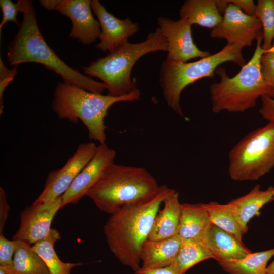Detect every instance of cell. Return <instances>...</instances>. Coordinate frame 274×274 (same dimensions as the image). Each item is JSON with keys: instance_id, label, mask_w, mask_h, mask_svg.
I'll return each mask as SVG.
<instances>
[{"instance_id": "obj_1", "label": "cell", "mask_w": 274, "mask_h": 274, "mask_svg": "<svg viewBox=\"0 0 274 274\" xmlns=\"http://www.w3.org/2000/svg\"><path fill=\"white\" fill-rule=\"evenodd\" d=\"M175 191L166 185H161L152 199L123 207L111 214L105 223L104 233L110 251L122 264L134 272L141 268V248L148 238L160 206Z\"/></svg>"}, {"instance_id": "obj_2", "label": "cell", "mask_w": 274, "mask_h": 274, "mask_svg": "<svg viewBox=\"0 0 274 274\" xmlns=\"http://www.w3.org/2000/svg\"><path fill=\"white\" fill-rule=\"evenodd\" d=\"M23 18L16 33L8 46L10 66L24 63L41 64L60 75L63 81L85 90L98 94L106 85L67 65L46 42L37 24L36 10L31 1L23 0Z\"/></svg>"}, {"instance_id": "obj_3", "label": "cell", "mask_w": 274, "mask_h": 274, "mask_svg": "<svg viewBox=\"0 0 274 274\" xmlns=\"http://www.w3.org/2000/svg\"><path fill=\"white\" fill-rule=\"evenodd\" d=\"M262 31L256 40L252 57L234 76L230 77L223 67L216 70L220 80L210 87L211 109L214 113L244 112L254 108L259 98H274V89L266 82L261 73L260 59L265 52L262 48Z\"/></svg>"}, {"instance_id": "obj_4", "label": "cell", "mask_w": 274, "mask_h": 274, "mask_svg": "<svg viewBox=\"0 0 274 274\" xmlns=\"http://www.w3.org/2000/svg\"><path fill=\"white\" fill-rule=\"evenodd\" d=\"M161 188L155 178L141 167L113 163L86 196L101 211L112 214L121 208L145 203Z\"/></svg>"}, {"instance_id": "obj_5", "label": "cell", "mask_w": 274, "mask_h": 274, "mask_svg": "<svg viewBox=\"0 0 274 274\" xmlns=\"http://www.w3.org/2000/svg\"><path fill=\"white\" fill-rule=\"evenodd\" d=\"M138 89L119 97L104 95L85 90L65 82L57 83L53 93L52 108L60 119L77 123L81 120L86 127L88 137L99 144H106L105 118L108 109L119 102L140 100Z\"/></svg>"}, {"instance_id": "obj_6", "label": "cell", "mask_w": 274, "mask_h": 274, "mask_svg": "<svg viewBox=\"0 0 274 274\" xmlns=\"http://www.w3.org/2000/svg\"><path fill=\"white\" fill-rule=\"evenodd\" d=\"M168 51V43L159 27L139 43L126 42L106 56L99 58L88 66H81L83 74L101 80L108 95L119 97L138 89L131 73L138 60L149 53Z\"/></svg>"}, {"instance_id": "obj_7", "label": "cell", "mask_w": 274, "mask_h": 274, "mask_svg": "<svg viewBox=\"0 0 274 274\" xmlns=\"http://www.w3.org/2000/svg\"><path fill=\"white\" fill-rule=\"evenodd\" d=\"M242 49L237 45L227 44L218 52L194 62L165 59L160 66L159 82L167 105L184 117L180 103L184 89L199 79L214 76L218 67L225 62H232L243 66L247 62Z\"/></svg>"}, {"instance_id": "obj_8", "label": "cell", "mask_w": 274, "mask_h": 274, "mask_svg": "<svg viewBox=\"0 0 274 274\" xmlns=\"http://www.w3.org/2000/svg\"><path fill=\"white\" fill-rule=\"evenodd\" d=\"M228 174L236 181L257 180L274 168V122L243 138L228 154Z\"/></svg>"}, {"instance_id": "obj_9", "label": "cell", "mask_w": 274, "mask_h": 274, "mask_svg": "<svg viewBox=\"0 0 274 274\" xmlns=\"http://www.w3.org/2000/svg\"><path fill=\"white\" fill-rule=\"evenodd\" d=\"M97 147L93 142L79 144L62 168L48 174L42 192L32 204L43 203L62 196L78 174L93 157Z\"/></svg>"}, {"instance_id": "obj_10", "label": "cell", "mask_w": 274, "mask_h": 274, "mask_svg": "<svg viewBox=\"0 0 274 274\" xmlns=\"http://www.w3.org/2000/svg\"><path fill=\"white\" fill-rule=\"evenodd\" d=\"M261 29L256 17L247 15L238 6L228 3L221 22L212 30L210 36L225 39L227 44L243 48L250 46L257 39Z\"/></svg>"}, {"instance_id": "obj_11", "label": "cell", "mask_w": 274, "mask_h": 274, "mask_svg": "<svg viewBox=\"0 0 274 274\" xmlns=\"http://www.w3.org/2000/svg\"><path fill=\"white\" fill-rule=\"evenodd\" d=\"M157 23L167 41V59L187 62L193 58H203L211 55L208 51L199 49L194 43L192 25L186 19L180 18L175 21L161 16L157 19Z\"/></svg>"}, {"instance_id": "obj_12", "label": "cell", "mask_w": 274, "mask_h": 274, "mask_svg": "<svg viewBox=\"0 0 274 274\" xmlns=\"http://www.w3.org/2000/svg\"><path fill=\"white\" fill-rule=\"evenodd\" d=\"M62 208V196L39 204L26 207L21 213L19 229L13 240L35 244L50 233L52 220Z\"/></svg>"}, {"instance_id": "obj_13", "label": "cell", "mask_w": 274, "mask_h": 274, "mask_svg": "<svg viewBox=\"0 0 274 274\" xmlns=\"http://www.w3.org/2000/svg\"><path fill=\"white\" fill-rule=\"evenodd\" d=\"M116 152L106 144L97 146L93 157L76 176L62 196V208L77 203L100 179L106 169L114 163Z\"/></svg>"}, {"instance_id": "obj_14", "label": "cell", "mask_w": 274, "mask_h": 274, "mask_svg": "<svg viewBox=\"0 0 274 274\" xmlns=\"http://www.w3.org/2000/svg\"><path fill=\"white\" fill-rule=\"evenodd\" d=\"M91 8L101 27L99 42L96 45V48L104 52H113L128 42L129 37L138 32V23L133 22L129 17L120 19L115 17L98 0L91 1Z\"/></svg>"}, {"instance_id": "obj_15", "label": "cell", "mask_w": 274, "mask_h": 274, "mask_svg": "<svg viewBox=\"0 0 274 274\" xmlns=\"http://www.w3.org/2000/svg\"><path fill=\"white\" fill-rule=\"evenodd\" d=\"M56 10L71 20V38L85 45L90 44L99 38L100 25L92 14L91 1L61 0Z\"/></svg>"}, {"instance_id": "obj_16", "label": "cell", "mask_w": 274, "mask_h": 274, "mask_svg": "<svg viewBox=\"0 0 274 274\" xmlns=\"http://www.w3.org/2000/svg\"><path fill=\"white\" fill-rule=\"evenodd\" d=\"M199 242L218 262L242 259L251 253L243 242L212 223Z\"/></svg>"}, {"instance_id": "obj_17", "label": "cell", "mask_w": 274, "mask_h": 274, "mask_svg": "<svg viewBox=\"0 0 274 274\" xmlns=\"http://www.w3.org/2000/svg\"><path fill=\"white\" fill-rule=\"evenodd\" d=\"M182 239L178 234L160 239H147L143 244L140 255L142 269L170 266L181 247Z\"/></svg>"}, {"instance_id": "obj_18", "label": "cell", "mask_w": 274, "mask_h": 274, "mask_svg": "<svg viewBox=\"0 0 274 274\" xmlns=\"http://www.w3.org/2000/svg\"><path fill=\"white\" fill-rule=\"evenodd\" d=\"M273 189L270 186L262 190L257 184L247 194L227 204L245 234L248 231L249 221L255 216L260 215V210L264 206L272 202Z\"/></svg>"}, {"instance_id": "obj_19", "label": "cell", "mask_w": 274, "mask_h": 274, "mask_svg": "<svg viewBox=\"0 0 274 274\" xmlns=\"http://www.w3.org/2000/svg\"><path fill=\"white\" fill-rule=\"evenodd\" d=\"M163 207L156 214L148 236L150 240H160L178 234L181 213L179 194L176 191L163 201Z\"/></svg>"}, {"instance_id": "obj_20", "label": "cell", "mask_w": 274, "mask_h": 274, "mask_svg": "<svg viewBox=\"0 0 274 274\" xmlns=\"http://www.w3.org/2000/svg\"><path fill=\"white\" fill-rule=\"evenodd\" d=\"M179 13L180 18L186 19L192 25L197 24L212 29L222 19L216 0H186Z\"/></svg>"}, {"instance_id": "obj_21", "label": "cell", "mask_w": 274, "mask_h": 274, "mask_svg": "<svg viewBox=\"0 0 274 274\" xmlns=\"http://www.w3.org/2000/svg\"><path fill=\"white\" fill-rule=\"evenodd\" d=\"M211 223L203 204H182L178 233L182 239L199 242Z\"/></svg>"}, {"instance_id": "obj_22", "label": "cell", "mask_w": 274, "mask_h": 274, "mask_svg": "<svg viewBox=\"0 0 274 274\" xmlns=\"http://www.w3.org/2000/svg\"><path fill=\"white\" fill-rule=\"evenodd\" d=\"M60 238L59 232L51 229L46 237L33 244L32 248L45 262L50 274H71L72 269L82 263L64 262L59 259L54 245Z\"/></svg>"}, {"instance_id": "obj_23", "label": "cell", "mask_w": 274, "mask_h": 274, "mask_svg": "<svg viewBox=\"0 0 274 274\" xmlns=\"http://www.w3.org/2000/svg\"><path fill=\"white\" fill-rule=\"evenodd\" d=\"M274 256V248L251 252L245 257L218 262L222 269L229 274H267V263Z\"/></svg>"}, {"instance_id": "obj_24", "label": "cell", "mask_w": 274, "mask_h": 274, "mask_svg": "<svg viewBox=\"0 0 274 274\" xmlns=\"http://www.w3.org/2000/svg\"><path fill=\"white\" fill-rule=\"evenodd\" d=\"M16 241L11 274H50L45 262L32 246L22 241Z\"/></svg>"}, {"instance_id": "obj_25", "label": "cell", "mask_w": 274, "mask_h": 274, "mask_svg": "<svg viewBox=\"0 0 274 274\" xmlns=\"http://www.w3.org/2000/svg\"><path fill=\"white\" fill-rule=\"evenodd\" d=\"M213 259L210 251L199 242L193 239H183L181 247L170 266L178 274H185L197 263Z\"/></svg>"}, {"instance_id": "obj_26", "label": "cell", "mask_w": 274, "mask_h": 274, "mask_svg": "<svg viewBox=\"0 0 274 274\" xmlns=\"http://www.w3.org/2000/svg\"><path fill=\"white\" fill-rule=\"evenodd\" d=\"M203 206L212 224L243 242L242 237L245 233L227 204H221L216 202H210L203 204Z\"/></svg>"}, {"instance_id": "obj_27", "label": "cell", "mask_w": 274, "mask_h": 274, "mask_svg": "<svg viewBox=\"0 0 274 274\" xmlns=\"http://www.w3.org/2000/svg\"><path fill=\"white\" fill-rule=\"evenodd\" d=\"M255 16L262 26V48L265 51L272 46L274 40V0H258Z\"/></svg>"}, {"instance_id": "obj_28", "label": "cell", "mask_w": 274, "mask_h": 274, "mask_svg": "<svg viewBox=\"0 0 274 274\" xmlns=\"http://www.w3.org/2000/svg\"><path fill=\"white\" fill-rule=\"evenodd\" d=\"M16 246L15 240H9L0 234V266H3L11 274L13 256Z\"/></svg>"}, {"instance_id": "obj_29", "label": "cell", "mask_w": 274, "mask_h": 274, "mask_svg": "<svg viewBox=\"0 0 274 274\" xmlns=\"http://www.w3.org/2000/svg\"><path fill=\"white\" fill-rule=\"evenodd\" d=\"M23 0H18L14 3L11 0H1L0 7L2 12V19L0 23V30L7 22H14L18 26L20 23L17 19L19 12H21Z\"/></svg>"}, {"instance_id": "obj_30", "label": "cell", "mask_w": 274, "mask_h": 274, "mask_svg": "<svg viewBox=\"0 0 274 274\" xmlns=\"http://www.w3.org/2000/svg\"><path fill=\"white\" fill-rule=\"evenodd\" d=\"M261 73L266 82L274 89V42L262 55Z\"/></svg>"}, {"instance_id": "obj_31", "label": "cell", "mask_w": 274, "mask_h": 274, "mask_svg": "<svg viewBox=\"0 0 274 274\" xmlns=\"http://www.w3.org/2000/svg\"><path fill=\"white\" fill-rule=\"evenodd\" d=\"M18 73L17 66L12 68L6 67L2 59H0V114L3 112L4 93L9 83L13 80Z\"/></svg>"}, {"instance_id": "obj_32", "label": "cell", "mask_w": 274, "mask_h": 274, "mask_svg": "<svg viewBox=\"0 0 274 274\" xmlns=\"http://www.w3.org/2000/svg\"><path fill=\"white\" fill-rule=\"evenodd\" d=\"M261 99L260 115L268 122H274V98L263 96Z\"/></svg>"}, {"instance_id": "obj_33", "label": "cell", "mask_w": 274, "mask_h": 274, "mask_svg": "<svg viewBox=\"0 0 274 274\" xmlns=\"http://www.w3.org/2000/svg\"><path fill=\"white\" fill-rule=\"evenodd\" d=\"M10 207L8 203L7 196L4 189L0 188V234H3L6 221L7 219Z\"/></svg>"}, {"instance_id": "obj_34", "label": "cell", "mask_w": 274, "mask_h": 274, "mask_svg": "<svg viewBox=\"0 0 274 274\" xmlns=\"http://www.w3.org/2000/svg\"><path fill=\"white\" fill-rule=\"evenodd\" d=\"M238 6L247 15L255 16L256 4L252 0H227Z\"/></svg>"}, {"instance_id": "obj_35", "label": "cell", "mask_w": 274, "mask_h": 274, "mask_svg": "<svg viewBox=\"0 0 274 274\" xmlns=\"http://www.w3.org/2000/svg\"><path fill=\"white\" fill-rule=\"evenodd\" d=\"M132 274H178L170 266L163 268L142 269L134 272Z\"/></svg>"}, {"instance_id": "obj_36", "label": "cell", "mask_w": 274, "mask_h": 274, "mask_svg": "<svg viewBox=\"0 0 274 274\" xmlns=\"http://www.w3.org/2000/svg\"><path fill=\"white\" fill-rule=\"evenodd\" d=\"M61 0H40V5L48 10H56Z\"/></svg>"}, {"instance_id": "obj_37", "label": "cell", "mask_w": 274, "mask_h": 274, "mask_svg": "<svg viewBox=\"0 0 274 274\" xmlns=\"http://www.w3.org/2000/svg\"><path fill=\"white\" fill-rule=\"evenodd\" d=\"M267 274H274V260L267 267Z\"/></svg>"}, {"instance_id": "obj_38", "label": "cell", "mask_w": 274, "mask_h": 274, "mask_svg": "<svg viewBox=\"0 0 274 274\" xmlns=\"http://www.w3.org/2000/svg\"><path fill=\"white\" fill-rule=\"evenodd\" d=\"M0 274H9L3 266H0Z\"/></svg>"}, {"instance_id": "obj_39", "label": "cell", "mask_w": 274, "mask_h": 274, "mask_svg": "<svg viewBox=\"0 0 274 274\" xmlns=\"http://www.w3.org/2000/svg\"><path fill=\"white\" fill-rule=\"evenodd\" d=\"M272 201H274V189L273 190V198H272Z\"/></svg>"}]
</instances>
